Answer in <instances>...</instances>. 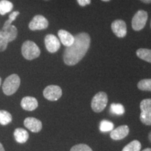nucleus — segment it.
Masks as SVG:
<instances>
[{
	"label": "nucleus",
	"mask_w": 151,
	"mask_h": 151,
	"mask_svg": "<svg viewBox=\"0 0 151 151\" xmlns=\"http://www.w3.org/2000/svg\"><path fill=\"white\" fill-rule=\"evenodd\" d=\"M90 35L86 32H81L74 37V42L71 46L67 47L63 55V60L66 65L73 66L78 64L88 52L90 46Z\"/></svg>",
	"instance_id": "f257e3e1"
},
{
	"label": "nucleus",
	"mask_w": 151,
	"mask_h": 151,
	"mask_svg": "<svg viewBox=\"0 0 151 151\" xmlns=\"http://www.w3.org/2000/svg\"><path fill=\"white\" fill-rule=\"evenodd\" d=\"M18 36V29L16 26L11 25L0 30V52L4 51L9 42L14 41Z\"/></svg>",
	"instance_id": "f03ea898"
},
{
	"label": "nucleus",
	"mask_w": 151,
	"mask_h": 151,
	"mask_svg": "<svg viewBox=\"0 0 151 151\" xmlns=\"http://www.w3.org/2000/svg\"><path fill=\"white\" fill-rule=\"evenodd\" d=\"M22 56L27 60H32L39 58L41 50L39 46L32 41H25L22 43L21 48Z\"/></svg>",
	"instance_id": "7ed1b4c3"
},
{
	"label": "nucleus",
	"mask_w": 151,
	"mask_h": 151,
	"mask_svg": "<svg viewBox=\"0 0 151 151\" xmlns=\"http://www.w3.org/2000/svg\"><path fill=\"white\" fill-rule=\"evenodd\" d=\"M20 78L18 75L14 73L6 78L2 86L4 93L6 95H12L16 92L20 87Z\"/></svg>",
	"instance_id": "20e7f679"
},
{
	"label": "nucleus",
	"mask_w": 151,
	"mask_h": 151,
	"mask_svg": "<svg viewBox=\"0 0 151 151\" xmlns=\"http://www.w3.org/2000/svg\"><path fill=\"white\" fill-rule=\"evenodd\" d=\"M108 104V96L104 92H99L94 96L91 101L92 109L94 112L100 113L104 110Z\"/></svg>",
	"instance_id": "39448f33"
},
{
	"label": "nucleus",
	"mask_w": 151,
	"mask_h": 151,
	"mask_svg": "<svg viewBox=\"0 0 151 151\" xmlns=\"http://www.w3.org/2000/svg\"><path fill=\"white\" fill-rule=\"evenodd\" d=\"M140 120L145 125H151V99H143L140 103Z\"/></svg>",
	"instance_id": "423d86ee"
},
{
	"label": "nucleus",
	"mask_w": 151,
	"mask_h": 151,
	"mask_svg": "<svg viewBox=\"0 0 151 151\" xmlns=\"http://www.w3.org/2000/svg\"><path fill=\"white\" fill-rule=\"evenodd\" d=\"M148 20V13L144 10H139L136 13L132 20V27L135 31H140L146 26Z\"/></svg>",
	"instance_id": "0eeeda50"
},
{
	"label": "nucleus",
	"mask_w": 151,
	"mask_h": 151,
	"mask_svg": "<svg viewBox=\"0 0 151 151\" xmlns=\"http://www.w3.org/2000/svg\"><path fill=\"white\" fill-rule=\"evenodd\" d=\"M43 96L49 101H57L62 97V90L60 86L55 85H50L47 86L43 90Z\"/></svg>",
	"instance_id": "6e6552de"
},
{
	"label": "nucleus",
	"mask_w": 151,
	"mask_h": 151,
	"mask_svg": "<svg viewBox=\"0 0 151 151\" xmlns=\"http://www.w3.org/2000/svg\"><path fill=\"white\" fill-rule=\"evenodd\" d=\"M48 27V21L44 16L41 15H37L29 22V28L32 31L43 30Z\"/></svg>",
	"instance_id": "1a4fd4ad"
},
{
	"label": "nucleus",
	"mask_w": 151,
	"mask_h": 151,
	"mask_svg": "<svg viewBox=\"0 0 151 151\" xmlns=\"http://www.w3.org/2000/svg\"><path fill=\"white\" fill-rule=\"evenodd\" d=\"M44 43L46 48L48 52L54 53L59 50L60 48V41L59 39L54 35H48L46 36L44 39Z\"/></svg>",
	"instance_id": "9d476101"
},
{
	"label": "nucleus",
	"mask_w": 151,
	"mask_h": 151,
	"mask_svg": "<svg viewBox=\"0 0 151 151\" xmlns=\"http://www.w3.org/2000/svg\"><path fill=\"white\" fill-rule=\"evenodd\" d=\"M111 29L118 38H124L127 35V25L122 20H116L111 23Z\"/></svg>",
	"instance_id": "9b49d317"
},
{
	"label": "nucleus",
	"mask_w": 151,
	"mask_h": 151,
	"mask_svg": "<svg viewBox=\"0 0 151 151\" xmlns=\"http://www.w3.org/2000/svg\"><path fill=\"white\" fill-rule=\"evenodd\" d=\"M24 125L30 131L37 133L42 129V122L33 117H28L24 120Z\"/></svg>",
	"instance_id": "f8f14e48"
},
{
	"label": "nucleus",
	"mask_w": 151,
	"mask_h": 151,
	"mask_svg": "<svg viewBox=\"0 0 151 151\" xmlns=\"http://www.w3.org/2000/svg\"><path fill=\"white\" fill-rule=\"evenodd\" d=\"M129 128L127 125H121L113 129L110 134V137L113 140H121L129 134Z\"/></svg>",
	"instance_id": "ddd939ff"
},
{
	"label": "nucleus",
	"mask_w": 151,
	"mask_h": 151,
	"mask_svg": "<svg viewBox=\"0 0 151 151\" xmlns=\"http://www.w3.org/2000/svg\"><path fill=\"white\" fill-rule=\"evenodd\" d=\"M59 40L64 46L69 47L74 42V37L65 29H60L58 32Z\"/></svg>",
	"instance_id": "4468645a"
},
{
	"label": "nucleus",
	"mask_w": 151,
	"mask_h": 151,
	"mask_svg": "<svg viewBox=\"0 0 151 151\" xmlns=\"http://www.w3.org/2000/svg\"><path fill=\"white\" fill-rule=\"evenodd\" d=\"M20 104L24 110L32 111L38 107V101L35 97L27 96L22 98Z\"/></svg>",
	"instance_id": "2eb2a0df"
},
{
	"label": "nucleus",
	"mask_w": 151,
	"mask_h": 151,
	"mask_svg": "<svg viewBox=\"0 0 151 151\" xmlns=\"http://www.w3.org/2000/svg\"><path fill=\"white\" fill-rule=\"evenodd\" d=\"M15 139L19 143H24L29 139V134L27 130L22 128H17L14 133Z\"/></svg>",
	"instance_id": "dca6fc26"
},
{
	"label": "nucleus",
	"mask_w": 151,
	"mask_h": 151,
	"mask_svg": "<svg viewBox=\"0 0 151 151\" xmlns=\"http://www.w3.org/2000/svg\"><path fill=\"white\" fill-rule=\"evenodd\" d=\"M14 9V4L9 0H1L0 1V15L4 16L11 12Z\"/></svg>",
	"instance_id": "f3484780"
},
{
	"label": "nucleus",
	"mask_w": 151,
	"mask_h": 151,
	"mask_svg": "<svg viewBox=\"0 0 151 151\" xmlns=\"http://www.w3.org/2000/svg\"><path fill=\"white\" fill-rule=\"evenodd\" d=\"M137 55L140 59L151 63V50L148 48H139L137 50Z\"/></svg>",
	"instance_id": "a211bd4d"
},
{
	"label": "nucleus",
	"mask_w": 151,
	"mask_h": 151,
	"mask_svg": "<svg viewBox=\"0 0 151 151\" xmlns=\"http://www.w3.org/2000/svg\"><path fill=\"white\" fill-rule=\"evenodd\" d=\"M141 148V143L138 140H134L128 143L122 149V151H140Z\"/></svg>",
	"instance_id": "6ab92c4d"
},
{
	"label": "nucleus",
	"mask_w": 151,
	"mask_h": 151,
	"mask_svg": "<svg viewBox=\"0 0 151 151\" xmlns=\"http://www.w3.org/2000/svg\"><path fill=\"white\" fill-rule=\"evenodd\" d=\"M12 121V116L8 111H0V124L2 125H6Z\"/></svg>",
	"instance_id": "aec40b11"
},
{
	"label": "nucleus",
	"mask_w": 151,
	"mask_h": 151,
	"mask_svg": "<svg viewBox=\"0 0 151 151\" xmlns=\"http://www.w3.org/2000/svg\"><path fill=\"white\" fill-rule=\"evenodd\" d=\"M137 88L142 91L151 92V78L143 79L137 84Z\"/></svg>",
	"instance_id": "412c9836"
},
{
	"label": "nucleus",
	"mask_w": 151,
	"mask_h": 151,
	"mask_svg": "<svg viewBox=\"0 0 151 151\" xmlns=\"http://www.w3.org/2000/svg\"><path fill=\"white\" fill-rule=\"evenodd\" d=\"M114 128V124L108 120H102L100 123V131L102 132H106L112 131Z\"/></svg>",
	"instance_id": "4be33fe9"
},
{
	"label": "nucleus",
	"mask_w": 151,
	"mask_h": 151,
	"mask_svg": "<svg viewBox=\"0 0 151 151\" xmlns=\"http://www.w3.org/2000/svg\"><path fill=\"white\" fill-rule=\"evenodd\" d=\"M111 112L116 115H122L124 113V106L120 104H111Z\"/></svg>",
	"instance_id": "5701e85b"
},
{
	"label": "nucleus",
	"mask_w": 151,
	"mask_h": 151,
	"mask_svg": "<svg viewBox=\"0 0 151 151\" xmlns=\"http://www.w3.org/2000/svg\"><path fill=\"white\" fill-rule=\"evenodd\" d=\"M19 14H20V12H19V11H13V12L11 13L10 15H9L8 20H7L6 21L4 22V24L2 28H6V27H9L10 25H11L12 22H14L15 20H16L17 16H18Z\"/></svg>",
	"instance_id": "b1692460"
},
{
	"label": "nucleus",
	"mask_w": 151,
	"mask_h": 151,
	"mask_svg": "<svg viewBox=\"0 0 151 151\" xmlns=\"http://www.w3.org/2000/svg\"><path fill=\"white\" fill-rule=\"evenodd\" d=\"M70 151H92V150L90 146L86 144H77L73 146L71 148Z\"/></svg>",
	"instance_id": "393cba45"
},
{
	"label": "nucleus",
	"mask_w": 151,
	"mask_h": 151,
	"mask_svg": "<svg viewBox=\"0 0 151 151\" xmlns=\"http://www.w3.org/2000/svg\"><path fill=\"white\" fill-rule=\"evenodd\" d=\"M76 1L81 6H86L91 3V0H76Z\"/></svg>",
	"instance_id": "a878e982"
},
{
	"label": "nucleus",
	"mask_w": 151,
	"mask_h": 151,
	"mask_svg": "<svg viewBox=\"0 0 151 151\" xmlns=\"http://www.w3.org/2000/svg\"><path fill=\"white\" fill-rule=\"evenodd\" d=\"M140 1H141L142 2L145 3V4H150L151 3V0H140Z\"/></svg>",
	"instance_id": "bb28decb"
},
{
	"label": "nucleus",
	"mask_w": 151,
	"mask_h": 151,
	"mask_svg": "<svg viewBox=\"0 0 151 151\" xmlns=\"http://www.w3.org/2000/svg\"><path fill=\"white\" fill-rule=\"evenodd\" d=\"M0 151H5L4 148L2 144L1 143H0Z\"/></svg>",
	"instance_id": "cd10ccee"
},
{
	"label": "nucleus",
	"mask_w": 151,
	"mask_h": 151,
	"mask_svg": "<svg viewBox=\"0 0 151 151\" xmlns=\"http://www.w3.org/2000/svg\"><path fill=\"white\" fill-rule=\"evenodd\" d=\"M148 139L149 141L151 143V132H150V133L148 134Z\"/></svg>",
	"instance_id": "c85d7f7f"
},
{
	"label": "nucleus",
	"mask_w": 151,
	"mask_h": 151,
	"mask_svg": "<svg viewBox=\"0 0 151 151\" xmlns=\"http://www.w3.org/2000/svg\"><path fill=\"white\" fill-rule=\"evenodd\" d=\"M142 151H151V148H145L144 150H143Z\"/></svg>",
	"instance_id": "c756f323"
},
{
	"label": "nucleus",
	"mask_w": 151,
	"mask_h": 151,
	"mask_svg": "<svg viewBox=\"0 0 151 151\" xmlns=\"http://www.w3.org/2000/svg\"><path fill=\"white\" fill-rule=\"evenodd\" d=\"M101 1H106V2H107V1H111V0H101Z\"/></svg>",
	"instance_id": "7c9ffc66"
},
{
	"label": "nucleus",
	"mask_w": 151,
	"mask_h": 151,
	"mask_svg": "<svg viewBox=\"0 0 151 151\" xmlns=\"http://www.w3.org/2000/svg\"><path fill=\"white\" fill-rule=\"evenodd\" d=\"M1 79L0 78V86H1Z\"/></svg>",
	"instance_id": "2f4dec72"
},
{
	"label": "nucleus",
	"mask_w": 151,
	"mask_h": 151,
	"mask_svg": "<svg viewBox=\"0 0 151 151\" xmlns=\"http://www.w3.org/2000/svg\"><path fill=\"white\" fill-rule=\"evenodd\" d=\"M150 28H151V22H150Z\"/></svg>",
	"instance_id": "473e14b6"
},
{
	"label": "nucleus",
	"mask_w": 151,
	"mask_h": 151,
	"mask_svg": "<svg viewBox=\"0 0 151 151\" xmlns=\"http://www.w3.org/2000/svg\"><path fill=\"white\" fill-rule=\"evenodd\" d=\"M46 1H48V0H46Z\"/></svg>",
	"instance_id": "72a5a7b5"
}]
</instances>
